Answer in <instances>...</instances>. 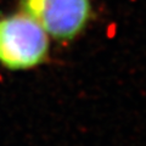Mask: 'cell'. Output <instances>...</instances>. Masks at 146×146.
<instances>
[{"mask_svg":"<svg viewBox=\"0 0 146 146\" xmlns=\"http://www.w3.org/2000/svg\"><path fill=\"white\" fill-rule=\"evenodd\" d=\"M49 35L23 12L0 17V65L11 71L42 65L49 54Z\"/></svg>","mask_w":146,"mask_h":146,"instance_id":"1","label":"cell"},{"mask_svg":"<svg viewBox=\"0 0 146 146\" xmlns=\"http://www.w3.org/2000/svg\"><path fill=\"white\" fill-rule=\"evenodd\" d=\"M20 7L60 43L74 40L85 29L93 11L91 0H20Z\"/></svg>","mask_w":146,"mask_h":146,"instance_id":"2","label":"cell"}]
</instances>
